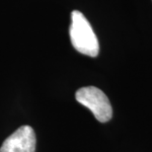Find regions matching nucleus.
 Wrapping results in <instances>:
<instances>
[{"label": "nucleus", "mask_w": 152, "mask_h": 152, "mask_svg": "<svg viewBox=\"0 0 152 152\" xmlns=\"http://www.w3.org/2000/svg\"><path fill=\"white\" fill-rule=\"evenodd\" d=\"M71 44L78 53L96 57L99 53V42L90 23L80 11L71 13V25L69 29Z\"/></svg>", "instance_id": "nucleus-1"}, {"label": "nucleus", "mask_w": 152, "mask_h": 152, "mask_svg": "<svg viewBox=\"0 0 152 152\" xmlns=\"http://www.w3.org/2000/svg\"><path fill=\"white\" fill-rule=\"evenodd\" d=\"M78 103L88 108L100 123H107L113 117V109L106 94L94 86L82 87L75 93Z\"/></svg>", "instance_id": "nucleus-2"}, {"label": "nucleus", "mask_w": 152, "mask_h": 152, "mask_svg": "<svg viewBox=\"0 0 152 152\" xmlns=\"http://www.w3.org/2000/svg\"><path fill=\"white\" fill-rule=\"evenodd\" d=\"M37 137L33 127L23 126L5 139L0 152H36Z\"/></svg>", "instance_id": "nucleus-3"}]
</instances>
